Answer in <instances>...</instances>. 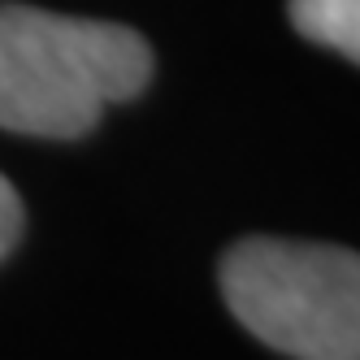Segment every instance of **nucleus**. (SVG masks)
<instances>
[{
	"label": "nucleus",
	"mask_w": 360,
	"mask_h": 360,
	"mask_svg": "<svg viewBox=\"0 0 360 360\" xmlns=\"http://www.w3.org/2000/svg\"><path fill=\"white\" fill-rule=\"evenodd\" d=\"M152 79L139 31L96 18L0 5V126L35 139L87 135L109 105Z\"/></svg>",
	"instance_id": "f257e3e1"
},
{
	"label": "nucleus",
	"mask_w": 360,
	"mask_h": 360,
	"mask_svg": "<svg viewBox=\"0 0 360 360\" xmlns=\"http://www.w3.org/2000/svg\"><path fill=\"white\" fill-rule=\"evenodd\" d=\"M221 295L248 334L291 360H360V252L243 239L221 256Z\"/></svg>",
	"instance_id": "f03ea898"
},
{
	"label": "nucleus",
	"mask_w": 360,
	"mask_h": 360,
	"mask_svg": "<svg viewBox=\"0 0 360 360\" xmlns=\"http://www.w3.org/2000/svg\"><path fill=\"white\" fill-rule=\"evenodd\" d=\"M295 31L360 65V0H291Z\"/></svg>",
	"instance_id": "7ed1b4c3"
},
{
	"label": "nucleus",
	"mask_w": 360,
	"mask_h": 360,
	"mask_svg": "<svg viewBox=\"0 0 360 360\" xmlns=\"http://www.w3.org/2000/svg\"><path fill=\"white\" fill-rule=\"evenodd\" d=\"M22 235V200L13 191V183L0 174V256H5Z\"/></svg>",
	"instance_id": "20e7f679"
}]
</instances>
